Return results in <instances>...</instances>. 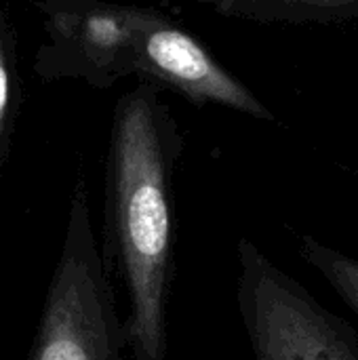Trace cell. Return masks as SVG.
Listing matches in <instances>:
<instances>
[{"instance_id":"cell-1","label":"cell","mask_w":358,"mask_h":360,"mask_svg":"<svg viewBox=\"0 0 358 360\" xmlns=\"http://www.w3.org/2000/svg\"><path fill=\"white\" fill-rule=\"evenodd\" d=\"M112 262L127 289L129 360H167L173 285V224L167 169L143 97L122 108L114 143Z\"/></svg>"},{"instance_id":"cell-6","label":"cell","mask_w":358,"mask_h":360,"mask_svg":"<svg viewBox=\"0 0 358 360\" xmlns=\"http://www.w3.org/2000/svg\"><path fill=\"white\" fill-rule=\"evenodd\" d=\"M6 103H8V74H6L4 51H2V34H0V137H2L4 118H6Z\"/></svg>"},{"instance_id":"cell-4","label":"cell","mask_w":358,"mask_h":360,"mask_svg":"<svg viewBox=\"0 0 358 360\" xmlns=\"http://www.w3.org/2000/svg\"><path fill=\"white\" fill-rule=\"evenodd\" d=\"M143 55L158 74L194 97L226 103L249 114H266L257 99L228 76L198 42L175 27H150L143 38Z\"/></svg>"},{"instance_id":"cell-7","label":"cell","mask_w":358,"mask_h":360,"mask_svg":"<svg viewBox=\"0 0 358 360\" xmlns=\"http://www.w3.org/2000/svg\"><path fill=\"white\" fill-rule=\"evenodd\" d=\"M302 2H317V4H335V2H348V0H302Z\"/></svg>"},{"instance_id":"cell-2","label":"cell","mask_w":358,"mask_h":360,"mask_svg":"<svg viewBox=\"0 0 358 360\" xmlns=\"http://www.w3.org/2000/svg\"><path fill=\"white\" fill-rule=\"evenodd\" d=\"M124 319L82 196L76 198L27 360H124Z\"/></svg>"},{"instance_id":"cell-5","label":"cell","mask_w":358,"mask_h":360,"mask_svg":"<svg viewBox=\"0 0 358 360\" xmlns=\"http://www.w3.org/2000/svg\"><path fill=\"white\" fill-rule=\"evenodd\" d=\"M300 253L358 319V259L310 236L300 240Z\"/></svg>"},{"instance_id":"cell-3","label":"cell","mask_w":358,"mask_h":360,"mask_svg":"<svg viewBox=\"0 0 358 360\" xmlns=\"http://www.w3.org/2000/svg\"><path fill=\"white\" fill-rule=\"evenodd\" d=\"M236 304L253 360H358V331L253 243L238 245Z\"/></svg>"}]
</instances>
